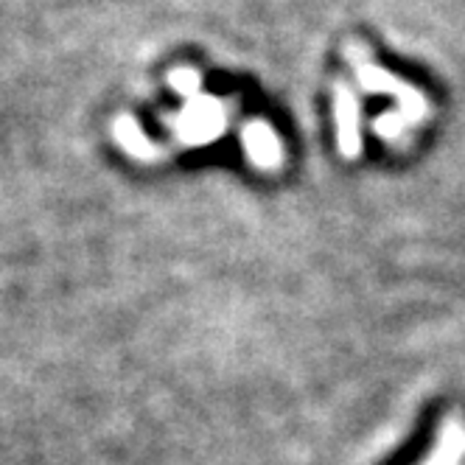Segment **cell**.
<instances>
[{
	"label": "cell",
	"mask_w": 465,
	"mask_h": 465,
	"mask_svg": "<svg viewBox=\"0 0 465 465\" xmlns=\"http://www.w3.org/2000/svg\"><path fill=\"white\" fill-rule=\"evenodd\" d=\"M345 56L351 62V68L356 74V79L361 82V87L368 93H387V95H395L398 107H401V113L407 115L410 124H420L429 113V102L426 95L412 87V84H404L401 79H395L392 74H387L384 68H379V64L371 59V54L364 51L361 45L351 43L345 48Z\"/></svg>",
	"instance_id": "6da1fadb"
},
{
	"label": "cell",
	"mask_w": 465,
	"mask_h": 465,
	"mask_svg": "<svg viewBox=\"0 0 465 465\" xmlns=\"http://www.w3.org/2000/svg\"><path fill=\"white\" fill-rule=\"evenodd\" d=\"M169 126L183 146L211 143L227 129V104L211 95L188 98V104L169 118Z\"/></svg>",
	"instance_id": "7a4b0ae2"
},
{
	"label": "cell",
	"mask_w": 465,
	"mask_h": 465,
	"mask_svg": "<svg viewBox=\"0 0 465 465\" xmlns=\"http://www.w3.org/2000/svg\"><path fill=\"white\" fill-rule=\"evenodd\" d=\"M242 143H244L250 163L263 172H275L283 163V143L267 121H261V118L247 121L242 129Z\"/></svg>",
	"instance_id": "3957f363"
},
{
	"label": "cell",
	"mask_w": 465,
	"mask_h": 465,
	"mask_svg": "<svg viewBox=\"0 0 465 465\" xmlns=\"http://www.w3.org/2000/svg\"><path fill=\"white\" fill-rule=\"evenodd\" d=\"M334 115H337V141L342 157L353 160L361 154V132H359V102L348 82H337L334 90Z\"/></svg>",
	"instance_id": "277c9868"
},
{
	"label": "cell",
	"mask_w": 465,
	"mask_h": 465,
	"mask_svg": "<svg viewBox=\"0 0 465 465\" xmlns=\"http://www.w3.org/2000/svg\"><path fill=\"white\" fill-rule=\"evenodd\" d=\"M465 460V418L449 415L438 431V440L420 465H460Z\"/></svg>",
	"instance_id": "5b68a950"
},
{
	"label": "cell",
	"mask_w": 465,
	"mask_h": 465,
	"mask_svg": "<svg viewBox=\"0 0 465 465\" xmlns=\"http://www.w3.org/2000/svg\"><path fill=\"white\" fill-rule=\"evenodd\" d=\"M115 138L132 157H138V160H154L160 154L157 143H152V138L138 126L135 118H118L115 121Z\"/></svg>",
	"instance_id": "8992f818"
},
{
	"label": "cell",
	"mask_w": 465,
	"mask_h": 465,
	"mask_svg": "<svg viewBox=\"0 0 465 465\" xmlns=\"http://www.w3.org/2000/svg\"><path fill=\"white\" fill-rule=\"evenodd\" d=\"M169 87L180 93L183 98H196L199 87H203V76L191 68H177L174 74H169Z\"/></svg>",
	"instance_id": "52a82bcc"
},
{
	"label": "cell",
	"mask_w": 465,
	"mask_h": 465,
	"mask_svg": "<svg viewBox=\"0 0 465 465\" xmlns=\"http://www.w3.org/2000/svg\"><path fill=\"white\" fill-rule=\"evenodd\" d=\"M410 126H412V124L407 121L404 113H384V115H379V121H376V132H379V135H381L384 141H398Z\"/></svg>",
	"instance_id": "ba28073f"
}]
</instances>
